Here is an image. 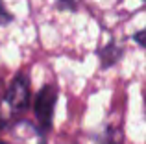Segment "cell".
I'll return each instance as SVG.
<instances>
[{
	"mask_svg": "<svg viewBox=\"0 0 146 144\" xmlns=\"http://www.w3.org/2000/svg\"><path fill=\"white\" fill-rule=\"evenodd\" d=\"M56 100H57V92L52 85H44L35 98V116L37 122H39V127L43 131H48L50 126H52Z\"/></svg>",
	"mask_w": 146,
	"mask_h": 144,
	"instance_id": "cell-1",
	"label": "cell"
},
{
	"mask_svg": "<svg viewBox=\"0 0 146 144\" xmlns=\"http://www.w3.org/2000/svg\"><path fill=\"white\" fill-rule=\"evenodd\" d=\"M6 102L13 109V113L26 111V107L30 104V78L24 72H21L13 78V81H11L9 89L6 92Z\"/></svg>",
	"mask_w": 146,
	"mask_h": 144,
	"instance_id": "cell-2",
	"label": "cell"
},
{
	"mask_svg": "<svg viewBox=\"0 0 146 144\" xmlns=\"http://www.w3.org/2000/svg\"><path fill=\"white\" fill-rule=\"evenodd\" d=\"M122 57V48L117 46L115 43H109L100 50V61H102V69H109L113 67L118 59Z\"/></svg>",
	"mask_w": 146,
	"mask_h": 144,
	"instance_id": "cell-3",
	"label": "cell"
},
{
	"mask_svg": "<svg viewBox=\"0 0 146 144\" xmlns=\"http://www.w3.org/2000/svg\"><path fill=\"white\" fill-rule=\"evenodd\" d=\"M11 20H13V17H11V15L7 13L6 7H4V4L0 2V26L7 24V22H11Z\"/></svg>",
	"mask_w": 146,
	"mask_h": 144,
	"instance_id": "cell-4",
	"label": "cell"
},
{
	"mask_svg": "<svg viewBox=\"0 0 146 144\" xmlns=\"http://www.w3.org/2000/svg\"><path fill=\"white\" fill-rule=\"evenodd\" d=\"M76 6H78V0H59L57 2L59 9H76Z\"/></svg>",
	"mask_w": 146,
	"mask_h": 144,
	"instance_id": "cell-5",
	"label": "cell"
},
{
	"mask_svg": "<svg viewBox=\"0 0 146 144\" xmlns=\"http://www.w3.org/2000/svg\"><path fill=\"white\" fill-rule=\"evenodd\" d=\"M133 39H135V43H139L143 48H146V28L141 30V32H137L135 35H133Z\"/></svg>",
	"mask_w": 146,
	"mask_h": 144,
	"instance_id": "cell-6",
	"label": "cell"
}]
</instances>
